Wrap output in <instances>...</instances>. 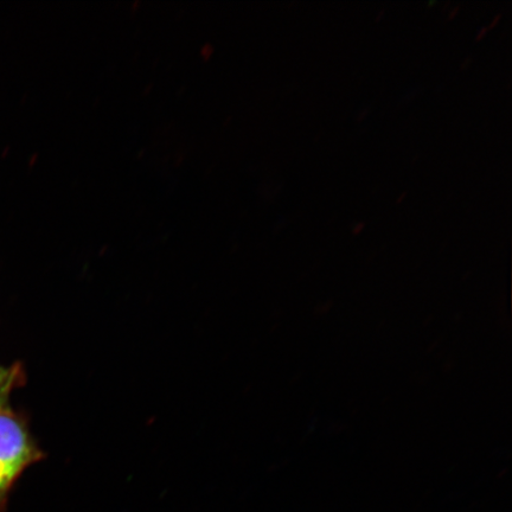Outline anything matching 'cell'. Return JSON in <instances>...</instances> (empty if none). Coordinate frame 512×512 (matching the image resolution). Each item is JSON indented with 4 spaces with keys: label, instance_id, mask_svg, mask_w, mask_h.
<instances>
[{
    "label": "cell",
    "instance_id": "obj_2",
    "mask_svg": "<svg viewBox=\"0 0 512 512\" xmlns=\"http://www.w3.org/2000/svg\"><path fill=\"white\" fill-rule=\"evenodd\" d=\"M21 380V370L0 368V408L8 398L11 389Z\"/></svg>",
    "mask_w": 512,
    "mask_h": 512
},
{
    "label": "cell",
    "instance_id": "obj_1",
    "mask_svg": "<svg viewBox=\"0 0 512 512\" xmlns=\"http://www.w3.org/2000/svg\"><path fill=\"white\" fill-rule=\"evenodd\" d=\"M42 457L22 421L0 408V512L17 478Z\"/></svg>",
    "mask_w": 512,
    "mask_h": 512
}]
</instances>
